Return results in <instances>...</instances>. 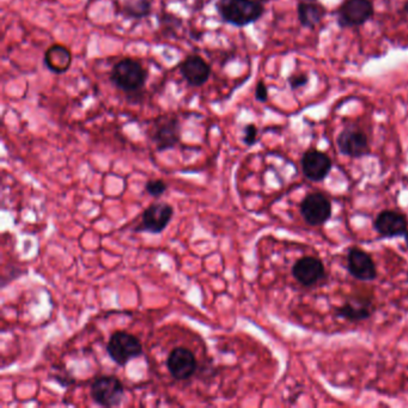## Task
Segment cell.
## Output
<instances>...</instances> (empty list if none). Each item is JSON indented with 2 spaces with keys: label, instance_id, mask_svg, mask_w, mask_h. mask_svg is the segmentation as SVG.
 I'll use <instances>...</instances> for the list:
<instances>
[{
  "label": "cell",
  "instance_id": "14",
  "mask_svg": "<svg viewBox=\"0 0 408 408\" xmlns=\"http://www.w3.org/2000/svg\"><path fill=\"white\" fill-rule=\"evenodd\" d=\"M407 227L406 216L392 210H385L378 213L373 222V228L377 234L385 239H394L406 235Z\"/></svg>",
  "mask_w": 408,
  "mask_h": 408
},
{
  "label": "cell",
  "instance_id": "10",
  "mask_svg": "<svg viewBox=\"0 0 408 408\" xmlns=\"http://www.w3.org/2000/svg\"><path fill=\"white\" fill-rule=\"evenodd\" d=\"M291 273L297 283L306 287H315L326 278L325 265L315 256H303L297 260Z\"/></svg>",
  "mask_w": 408,
  "mask_h": 408
},
{
  "label": "cell",
  "instance_id": "25",
  "mask_svg": "<svg viewBox=\"0 0 408 408\" xmlns=\"http://www.w3.org/2000/svg\"><path fill=\"white\" fill-rule=\"evenodd\" d=\"M404 241H406V244H407V249H408V232H406V235H404Z\"/></svg>",
  "mask_w": 408,
  "mask_h": 408
},
{
  "label": "cell",
  "instance_id": "6",
  "mask_svg": "<svg viewBox=\"0 0 408 408\" xmlns=\"http://www.w3.org/2000/svg\"><path fill=\"white\" fill-rule=\"evenodd\" d=\"M174 216V208L168 203H153L144 210L140 223L136 227L137 232L161 234L164 232Z\"/></svg>",
  "mask_w": 408,
  "mask_h": 408
},
{
  "label": "cell",
  "instance_id": "13",
  "mask_svg": "<svg viewBox=\"0 0 408 408\" xmlns=\"http://www.w3.org/2000/svg\"><path fill=\"white\" fill-rule=\"evenodd\" d=\"M301 167L306 179L313 182H321L330 175L332 161L326 153L316 149H309L303 153Z\"/></svg>",
  "mask_w": 408,
  "mask_h": 408
},
{
  "label": "cell",
  "instance_id": "8",
  "mask_svg": "<svg viewBox=\"0 0 408 408\" xmlns=\"http://www.w3.org/2000/svg\"><path fill=\"white\" fill-rule=\"evenodd\" d=\"M339 25L342 28L359 27L371 20L373 4L371 0H344L337 11Z\"/></svg>",
  "mask_w": 408,
  "mask_h": 408
},
{
  "label": "cell",
  "instance_id": "20",
  "mask_svg": "<svg viewBox=\"0 0 408 408\" xmlns=\"http://www.w3.org/2000/svg\"><path fill=\"white\" fill-rule=\"evenodd\" d=\"M168 189V186L163 180H150L145 184V191L149 196L153 198H160Z\"/></svg>",
  "mask_w": 408,
  "mask_h": 408
},
{
  "label": "cell",
  "instance_id": "3",
  "mask_svg": "<svg viewBox=\"0 0 408 408\" xmlns=\"http://www.w3.org/2000/svg\"><path fill=\"white\" fill-rule=\"evenodd\" d=\"M107 354H109L112 361L125 366L134 358L140 357L143 354V345L140 340L133 334L127 332H115L110 337L107 344Z\"/></svg>",
  "mask_w": 408,
  "mask_h": 408
},
{
  "label": "cell",
  "instance_id": "4",
  "mask_svg": "<svg viewBox=\"0 0 408 408\" xmlns=\"http://www.w3.org/2000/svg\"><path fill=\"white\" fill-rule=\"evenodd\" d=\"M91 399L102 407H116L121 404L125 387L118 377L103 375L95 378L90 387Z\"/></svg>",
  "mask_w": 408,
  "mask_h": 408
},
{
  "label": "cell",
  "instance_id": "7",
  "mask_svg": "<svg viewBox=\"0 0 408 408\" xmlns=\"http://www.w3.org/2000/svg\"><path fill=\"white\" fill-rule=\"evenodd\" d=\"M303 220L311 227H321L332 217V203L322 193H311L299 205Z\"/></svg>",
  "mask_w": 408,
  "mask_h": 408
},
{
  "label": "cell",
  "instance_id": "19",
  "mask_svg": "<svg viewBox=\"0 0 408 408\" xmlns=\"http://www.w3.org/2000/svg\"><path fill=\"white\" fill-rule=\"evenodd\" d=\"M150 0H125L122 3L121 11L127 18H144L151 13Z\"/></svg>",
  "mask_w": 408,
  "mask_h": 408
},
{
  "label": "cell",
  "instance_id": "12",
  "mask_svg": "<svg viewBox=\"0 0 408 408\" xmlns=\"http://www.w3.org/2000/svg\"><path fill=\"white\" fill-rule=\"evenodd\" d=\"M347 271L354 278L361 282H373L377 278L376 263L366 251L352 247L347 253Z\"/></svg>",
  "mask_w": 408,
  "mask_h": 408
},
{
  "label": "cell",
  "instance_id": "5",
  "mask_svg": "<svg viewBox=\"0 0 408 408\" xmlns=\"http://www.w3.org/2000/svg\"><path fill=\"white\" fill-rule=\"evenodd\" d=\"M180 121L174 115L160 116L153 122L151 139L158 151L173 149L180 143Z\"/></svg>",
  "mask_w": 408,
  "mask_h": 408
},
{
  "label": "cell",
  "instance_id": "16",
  "mask_svg": "<svg viewBox=\"0 0 408 408\" xmlns=\"http://www.w3.org/2000/svg\"><path fill=\"white\" fill-rule=\"evenodd\" d=\"M337 318L349 322H361L371 318L373 314V304L369 299H349L345 304L337 308Z\"/></svg>",
  "mask_w": 408,
  "mask_h": 408
},
{
  "label": "cell",
  "instance_id": "23",
  "mask_svg": "<svg viewBox=\"0 0 408 408\" xmlns=\"http://www.w3.org/2000/svg\"><path fill=\"white\" fill-rule=\"evenodd\" d=\"M256 98L258 101H260V102H266L267 98H268V90H267L265 83H258L256 89Z\"/></svg>",
  "mask_w": 408,
  "mask_h": 408
},
{
  "label": "cell",
  "instance_id": "1",
  "mask_svg": "<svg viewBox=\"0 0 408 408\" xmlns=\"http://www.w3.org/2000/svg\"><path fill=\"white\" fill-rule=\"evenodd\" d=\"M222 20L235 27H246L261 18L265 12L259 0H216Z\"/></svg>",
  "mask_w": 408,
  "mask_h": 408
},
{
  "label": "cell",
  "instance_id": "24",
  "mask_svg": "<svg viewBox=\"0 0 408 408\" xmlns=\"http://www.w3.org/2000/svg\"><path fill=\"white\" fill-rule=\"evenodd\" d=\"M402 11H404V13H406V15H407L408 16V1L407 3H406V4L404 5V8H402Z\"/></svg>",
  "mask_w": 408,
  "mask_h": 408
},
{
  "label": "cell",
  "instance_id": "21",
  "mask_svg": "<svg viewBox=\"0 0 408 408\" xmlns=\"http://www.w3.org/2000/svg\"><path fill=\"white\" fill-rule=\"evenodd\" d=\"M258 142V128L256 125L249 124L244 130V143L247 146H253Z\"/></svg>",
  "mask_w": 408,
  "mask_h": 408
},
{
  "label": "cell",
  "instance_id": "15",
  "mask_svg": "<svg viewBox=\"0 0 408 408\" xmlns=\"http://www.w3.org/2000/svg\"><path fill=\"white\" fill-rule=\"evenodd\" d=\"M181 75L192 87H203L211 76V67L199 55H189L181 64Z\"/></svg>",
  "mask_w": 408,
  "mask_h": 408
},
{
  "label": "cell",
  "instance_id": "11",
  "mask_svg": "<svg viewBox=\"0 0 408 408\" xmlns=\"http://www.w3.org/2000/svg\"><path fill=\"white\" fill-rule=\"evenodd\" d=\"M167 368L177 381L188 380L196 373L198 368L196 354L187 347H175L167 358Z\"/></svg>",
  "mask_w": 408,
  "mask_h": 408
},
{
  "label": "cell",
  "instance_id": "2",
  "mask_svg": "<svg viewBox=\"0 0 408 408\" xmlns=\"http://www.w3.org/2000/svg\"><path fill=\"white\" fill-rule=\"evenodd\" d=\"M148 79L146 71L142 64L132 58H125L115 64L110 73V80L115 87L127 94H136L145 87Z\"/></svg>",
  "mask_w": 408,
  "mask_h": 408
},
{
  "label": "cell",
  "instance_id": "22",
  "mask_svg": "<svg viewBox=\"0 0 408 408\" xmlns=\"http://www.w3.org/2000/svg\"><path fill=\"white\" fill-rule=\"evenodd\" d=\"M289 83H290L291 89H299L306 85L308 83V77L306 75L291 76Z\"/></svg>",
  "mask_w": 408,
  "mask_h": 408
},
{
  "label": "cell",
  "instance_id": "9",
  "mask_svg": "<svg viewBox=\"0 0 408 408\" xmlns=\"http://www.w3.org/2000/svg\"><path fill=\"white\" fill-rule=\"evenodd\" d=\"M337 149L349 158H361L370 153L368 136L354 126H349L337 138Z\"/></svg>",
  "mask_w": 408,
  "mask_h": 408
},
{
  "label": "cell",
  "instance_id": "18",
  "mask_svg": "<svg viewBox=\"0 0 408 408\" xmlns=\"http://www.w3.org/2000/svg\"><path fill=\"white\" fill-rule=\"evenodd\" d=\"M325 15V8L315 1H301L299 4V20L304 28L316 27Z\"/></svg>",
  "mask_w": 408,
  "mask_h": 408
},
{
  "label": "cell",
  "instance_id": "17",
  "mask_svg": "<svg viewBox=\"0 0 408 408\" xmlns=\"http://www.w3.org/2000/svg\"><path fill=\"white\" fill-rule=\"evenodd\" d=\"M71 52L61 44L52 46L44 54V65L49 71L54 73H65L71 66Z\"/></svg>",
  "mask_w": 408,
  "mask_h": 408
},
{
  "label": "cell",
  "instance_id": "26",
  "mask_svg": "<svg viewBox=\"0 0 408 408\" xmlns=\"http://www.w3.org/2000/svg\"><path fill=\"white\" fill-rule=\"evenodd\" d=\"M301 1H315V0H301Z\"/></svg>",
  "mask_w": 408,
  "mask_h": 408
}]
</instances>
